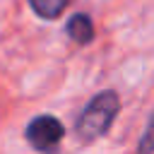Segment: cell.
<instances>
[{
    "instance_id": "cell-1",
    "label": "cell",
    "mask_w": 154,
    "mask_h": 154,
    "mask_svg": "<svg viewBox=\"0 0 154 154\" xmlns=\"http://www.w3.org/2000/svg\"><path fill=\"white\" fill-rule=\"evenodd\" d=\"M118 108H120V99H118V94L113 89L99 91L84 106V111L79 113L77 123H75L77 137L82 142H94L101 135H106L111 123H113V118L118 116Z\"/></svg>"
},
{
    "instance_id": "cell-2",
    "label": "cell",
    "mask_w": 154,
    "mask_h": 154,
    "mask_svg": "<svg viewBox=\"0 0 154 154\" xmlns=\"http://www.w3.org/2000/svg\"><path fill=\"white\" fill-rule=\"evenodd\" d=\"M63 135H65V128L53 116H38L26 125V140L38 152H53L63 140Z\"/></svg>"
},
{
    "instance_id": "cell-3",
    "label": "cell",
    "mask_w": 154,
    "mask_h": 154,
    "mask_svg": "<svg viewBox=\"0 0 154 154\" xmlns=\"http://www.w3.org/2000/svg\"><path fill=\"white\" fill-rule=\"evenodd\" d=\"M67 36L75 43H79V46L89 43L94 38V24H91V19L87 14H72L70 22H67Z\"/></svg>"
},
{
    "instance_id": "cell-4",
    "label": "cell",
    "mask_w": 154,
    "mask_h": 154,
    "mask_svg": "<svg viewBox=\"0 0 154 154\" xmlns=\"http://www.w3.org/2000/svg\"><path fill=\"white\" fill-rule=\"evenodd\" d=\"M29 2H31L34 12H36L38 17H43V19H55V17L65 10V5H67L70 0H29Z\"/></svg>"
},
{
    "instance_id": "cell-5",
    "label": "cell",
    "mask_w": 154,
    "mask_h": 154,
    "mask_svg": "<svg viewBox=\"0 0 154 154\" xmlns=\"http://www.w3.org/2000/svg\"><path fill=\"white\" fill-rule=\"evenodd\" d=\"M135 154H154V113L149 116V123L144 128V135L140 137V144H137Z\"/></svg>"
}]
</instances>
